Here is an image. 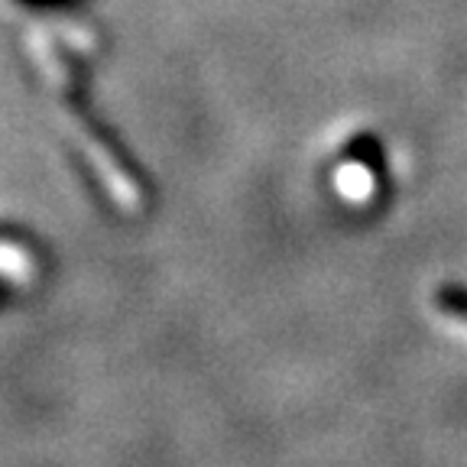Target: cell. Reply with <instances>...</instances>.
Returning <instances> with one entry per match:
<instances>
[{"instance_id":"obj_3","label":"cell","mask_w":467,"mask_h":467,"mask_svg":"<svg viewBox=\"0 0 467 467\" xmlns=\"http://www.w3.org/2000/svg\"><path fill=\"white\" fill-rule=\"evenodd\" d=\"M435 302H438V308H441L445 315L467 321V292L464 289H441L435 296Z\"/></svg>"},{"instance_id":"obj_2","label":"cell","mask_w":467,"mask_h":467,"mask_svg":"<svg viewBox=\"0 0 467 467\" xmlns=\"http://www.w3.org/2000/svg\"><path fill=\"white\" fill-rule=\"evenodd\" d=\"M39 276V256L33 247L14 237H0V279L14 283L16 289H26Z\"/></svg>"},{"instance_id":"obj_4","label":"cell","mask_w":467,"mask_h":467,"mask_svg":"<svg viewBox=\"0 0 467 467\" xmlns=\"http://www.w3.org/2000/svg\"><path fill=\"white\" fill-rule=\"evenodd\" d=\"M14 4H20V0H14Z\"/></svg>"},{"instance_id":"obj_1","label":"cell","mask_w":467,"mask_h":467,"mask_svg":"<svg viewBox=\"0 0 467 467\" xmlns=\"http://www.w3.org/2000/svg\"><path fill=\"white\" fill-rule=\"evenodd\" d=\"M26 46L46 88H49L52 101H56L58 120L68 130V137L81 146L88 166L95 169L98 182L104 185L108 198L117 204V212L140 214L146 208V185L137 175V169L130 166V160L124 156V150L117 146L108 127H101V120L88 104L81 66H75L72 49L43 26L29 29Z\"/></svg>"}]
</instances>
